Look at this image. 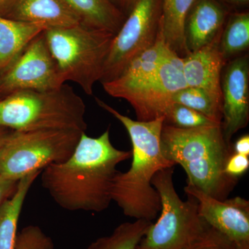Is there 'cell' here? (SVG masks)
Masks as SVG:
<instances>
[{
    "label": "cell",
    "mask_w": 249,
    "mask_h": 249,
    "mask_svg": "<svg viewBox=\"0 0 249 249\" xmlns=\"http://www.w3.org/2000/svg\"><path fill=\"white\" fill-rule=\"evenodd\" d=\"M171 51L165 43L160 20L155 45L134 58L117 78L102 83L103 89L109 96L116 98L121 91L138 84L155 73Z\"/></svg>",
    "instance_id": "obj_16"
},
{
    "label": "cell",
    "mask_w": 249,
    "mask_h": 249,
    "mask_svg": "<svg viewBox=\"0 0 249 249\" xmlns=\"http://www.w3.org/2000/svg\"><path fill=\"white\" fill-rule=\"evenodd\" d=\"M186 87L183 57L171 51L155 73L121 91L116 98H123L132 106L137 121H149L164 116L175 93Z\"/></svg>",
    "instance_id": "obj_10"
},
{
    "label": "cell",
    "mask_w": 249,
    "mask_h": 249,
    "mask_svg": "<svg viewBox=\"0 0 249 249\" xmlns=\"http://www.w3.org/2000/svg\"><path fill=\"white\" fill-rule=\"evenodd\" d=\"M186 196L197 201L201 219L236 244L249 242V201L236 196L219 200L187 184Z\"/></svg>",
    "instance_id": "obj_11"
},
{
    "label": "cell",
    "mask_w": 249,
    "mask_h": 249,
    "mask_svg": "<svg viewBox=\"0 0 249 249\" xmlns=\"http://www.w3.org/2000/svg\"><path fill=\"white\" fill-rule=\"evenodd\" d=\"M227 22L219 42V49L226 60L248 49L249 14L240 12L229 15Z\"/></svg>",
    "instance_id": "obj_22"
},
{
    "label": "cell",
    "mask_w": 249,
    "mask_h": 249,
    "mask_svg": "<svg viewBox=\"0 0 249 249\" xmlns=\"http://www.w3.org/2000/svg\"><path fill=\"white\" fill-rule=\"evenodd\" d=\"M47 45L63 81L79 85L92 95L93 86L102 78L114 36L78 24L44 31Z\"/></svg>",
    "instance_id": "obj_5"
},
{
    "label": "cell",
    "mask_w": 249,
    "mask_h": 249,
    "mask_svg": "<svg viewBox=\"0 0 249 249\" xmlns=\"http://www.w3.org/2000/svg\"><path fill=\"white\" fill-rule=\"evenodd\" d=\"M160 145L165 158L185 170L187 184L219 200L227 199L235 186L237 178L224 172L232 149L222 126L183 129L164 124Z\"/></svg>",
    "instance_id": "obj_3"
},
{
    "label": "cell",
    "mask_w": 249,
    "mask_h": 249,
    "mask_svg": "<svg viewBox=\"0 0 249 249\" xmlns=\"http://www.w3.org/2000/svg\"><path fill=\"white\" fill-rule=\"evenodd\" d=\"M41 172L29 174L21 178L14 196L0 208V249H16L18 222L23 206L28 193Z\"/></svg>",
    "instance_id": "obj_19"
},
{
    "label": "cell",
    "mask_w": 249,
    "mask_h": 249,
    "mask_svg": "<svg viewBox=\"0 0 249 249\" xmlns=\"http://www.w3.org/2000/svg\"><path fill=\"white\" fill-rule=\"evenodd\" d=\"M229 9L219 0H195L184 22L188 53L202 48L222 32Z\"/></svg>",
    "instance_id": "obj_14"
},
{
    "label": "cell",
    "mask_w": 249,
    "mask_h": 249,
    "mask_svg": "<svg viewBox=\"0 0 249 249\" xmlns=\"http://www.w3.org/2000/svg\"><path fill=\"white\" fill-rule=\"evenodd\" d=\"M83 132L67 129L15 131L0 148V175L19 181L68 160Z\"/></svg>",
    "instance_id": "obj_6"
},
{
    "label": "cell",
    "mask_w": 249,
    "mask_h": 249,
    "mask_svg": "<svg viewBox=\"0 0 249 249\" xmlns=\"http://www.w3.org/2000/svg\"><path fill=\"white\" fill-rule=\"evenodd\" d=\"M98 106L120 121L132 142V164L127 172H118L113 183L112 201L124 215L152 222L160 213V195L152 184L160 170L176 165L167 160L160 150V134L164 116L149 121L133 120L107 103L95 98Z\"/></svg>",
    "instance_id": "obj_2"
},
{
    "label": "cell",
    "mask_w": 249,
    "mask_h": 249,
    "mask_svg": "<svg viewBox=\"0 0 249 249\" xmlns=\"http://www.w3.org/2000/svg\"><path fill=\"white\" fill-rule=\"evenodd\" d=\"M152 224L145 219L123 223L111 235L100 237L87 249H137Z\"/></svg>",
    "instance_id": "obj_21"
},
{
    "label": "cell",
    "mask_w": 249,
    "mask_h": 249,
    "mask_svg": "<svg viewBox=\"0 0 249 249\" xmlns=\"http://www.w3.org/2000/svg\"><path fill=\"white\" fill-rule=\"evenodd\" d=\"M195 0H162L161 27L165 43L178 55L188 53L184 22ZM181 56V55H180Z\"/></svg>",
    "instance_id": "obj_20"
},
{
    "label": "cell",
    "mask_w": 249,
    "mask_h": 249,
    "mask_svg": "<svg viewBox=\"0 0 249 249\" xmlns=\"http://www.w3.org/2000/svg\"><path fill=\"white\" fill-rule=\"evenodd\" d=\"M64 84L43 31L0 70V100L19 91L57 89Z\"/></svg>",
    "instance_id": "obj_9"
},
{
    "label": "cell",
    "mask_w": 249,
    "mask_h": 249,
    "mask_svg": "<svg viewBox=\"0 0 249 249\" xmlns=\"http://www.w3.org/2000/svg\"><path fill=\"white\" fill-rule=\"evenodd\" d=\"M19 181L11 179L0 175V208L3 204L14 196L17 191Z\"/></svg>",
    "instance_id": "obj_28"
},
{
    "label": "cell",
    "mask_w": 249,
    "mask_h": 249,
    "mask_svg": "<svg viewBox=\"0 0 249 249\" xmlns=\"http://www.w3.org/2000/svg\"><path fill=\"white\" fill-rule=\"evenodd\" d=\"M232 152L246 156H249V136L245 134L237 139L234 144Z\"/></svg>",
    "instance_id": "obj_29"
},
{
    "label": "cell",
    "mask_w": 249,
    "mask_h": 249,
    "mask_svg": "<svg viewBox=\"0 0 249 249\" xmlns=\"http://www.w3.org/2000/svg\"><path fill=\"white\" fill-rule=\"evenodd\" d=\"M164 124L183 129L221 125L199 111L178 103H173L167 109Z\"/></svg>",
    "instance_id": "obj_24"
},
{
    "label": "cell",
    "mask_w": 249,
    "mask_h": 249,
    "mask_svg": "<svg viewBox=\"0 0 249 249\" xmlns=\"http://www.w3.org/2000/svg\"><path fill=\"white\" fill-rule=\"evenodd\" d=\"M237 244L207 224L200 235L183 249H236Z\"/></svg>",
    "instance_id": "obj_26"
},
{
    "label": "cell",
    "mask_w": 249,
    "mask_h": 249,
    "mask_svg": "<svg viewBox=\"0 0 249 249\" xmlns=\"http://www.w3.org/2000/svg\"><path fill=\"white\" fill-rule=\"evenodd\" d=\"M88 29L116 35L124 24L125 16L109 0H65Z\"/></svg>",
    "instance_id": "obj_17"
},
{
    "label": "cell",
    "mask_w": 249,
    "mask_h": 249,
    "mask_svg": "<svg viewBox=\"0 0 249 249\" xmlns=\"http://www.w3.org/2000/svg\"><path fill=\"white\" fill-rule=\"evenodd\" d=\"M11 0H0V16L4 13Z\"/></svg>",
    "instance_id": "obj_33"
},
{
    "label": "cell",
    "mask_w": 249,
    "mask_h": 249,
    "mask_svg": "<svg viewBox=\"0 0 249 249\" xmlns=\"http://www.w3.org/2000/svg\"><path fill=\"white\" fill-rule=\"evenodd\" d=\"M124 16H127L138 0H109Z\"/></svg>",
    "instance_id": "obj_30"
},
{
    "label": "cell",
    "mask_w": 249,
    "mask_h": 249,
    "mask_svg": "<svg viewBox=\"0 0 249 249\" xmlns=\"http://www.w3.org/2000/svg\"><path fill=\"white\" fill-rule=\"evenodd\" d=\"M16 249H54V243L40 227L29 225L18 232Z\"/></svg>",
    "instance_id": "obj_25"
},
{
    "label": "cell",
    "mask_w": 249,
    "mask_h": 249,
    "mask_svg": "<svg viewBox=\"0 0 249 249\" xmlns=\"http://www.w3.org/2000/svg\"><path fill=\"white\" fill-rule=\"evenodd\" d=\"M222 129L226 142L247 125L249 119V59L239 57L229 62L221 78Z\"/></svg>",
    "instance_id": "obj_12"
},
{
    "label": "cell",
    "mask_w": 249,
    "mask_h": 249,
    "mask_svg": "<svg viewBox=\"0 0 249 249\" xmlns=\"http://www.w3.org/2000/svg\"><path fill=\"white\" fill-rule=\"evenodd\" d=\"M131 157L112 145L109 128L98 137L83 132L68 160L41 172L42 186L62 209L103 212L112 201L116 167Z\"/></svg>",
    "instance_id": "obj_1"
},
{
    "label": "cell",
    "mask_w": 249,
    "mask_h": 249,
    "mask_svg": "<svg viewBox=\"0 0 249 249\" xmlns=\"http://www.w3.org/2000/svg\"><path fill=\"white\" fill-rule=\"evenodd\" d=\"M12 131V129L0 126V148L2 146L5 141L6 140Z\"/></svg>",
    "instance_id": "obj_31"
},
{
    "label": "cell",
    "mask_w": 249,
    "mask_h": 249,
    "mask_svg": "<svg viewBox=\"0 0 249 249\" xmlns=\"http://www.w3.org/2000/svg\"><path fill=\"white\" fill-rule=\"evenodd\" d=\"M162 0H138L114 36L101 83L117 78L134 58L155 45L160 31Z\"/></svg>",
    "instance_id": "obj_8"
},
{
    "label": "cell",
    "mask_w": 249,
    "mask_h": 249,
    "mask_svg": "<svg viewBox=\"0 0 249 249\" xmlns=\"http://www.w3.org/2000/svg\"><path fill=\"white\" fill-rule=\"evenodd\" d=\"M234 6H243L249 4V0H221Z\"/></svg>",
    "instance_id": "obj_32"
},
{
    "label": "cell",
    "mask_w": 249,
    "mask_h": 249,
    "mask_svg": "<svg viewBox=\"0 0 249 249\" xmlns=\"http://www.w3.org/2000/svg\"></svg>",
    "instance_id": "obj_34"
},
{
    "label": "cell",
    "mask_w": 249,
    "mask_h": 249,
    "mask_svg": "<svg viewBox=\"0 0 249 249\" xmlns=\"http://www.w3.org/2000/svg\"><path fill=\"white\" fill-rule=\"evenodd\" d=\"M45 29L42 24L19 22L0 16V70L14 61Z\"/></svg>",
    "instance_id": "obj_18"
},
{
    "label": "cell",
    "mask_w": 249,
    "mask_h": 249,
    "mask_svg": "<svg viewBox=\"0 0 249 249\" xmlns=\"http://www.w3.org/2000/svg\"><path fill=\"white\" fill-rule=\"evenodd\" d=\"M222 32L207 45L183 57L187 87L202 89L221 105V73L227 60L219 49Z\"/></svg>",
    "instance_id": "obj_13"
},
{
    "label": "cell",
    "mask_w": 249,
    "mask_h": 249,
    "mask_svg": "<svg viewBox=\"0 0 249 249\" xmlns=\"http://www.w3.org/2000/svg\"><path fill=\"white\" fill-rule=\"evenodd\" d=\"M173 102L199 111L211 120L222 124V105L202 89L186 87L175 93Z\"/></svg>",
    "instance_id": "obj_23"
},
{
    "label": "cell",
    "mask_w": 249,
    "mask_h": 249,
    "mask_svg": "<svg viewBox=\"0 0 249 249\" xmlns=\"http://www.w3.org/2000/svg\"><path fill=\"white\" fill-rule=\"evenodd\" d=\"M173 168L160 170L152 178V186L160 196V214L149 228L139 249H185L207 225L199 216L196 199L187 196L188 200L183 201L178 196Z\"/></svg>",
    "instance_id": "obj_7"
},
{
    "label": "cell",
    "mask_w": 249,
    "mask_h": 249,
    "mask_svg": "<svg viewBox=\"0 0 249 249\" xmlns=\"http://www.w3.org/2000/svg\"><path fill=\"white\" fill-rule=\"evenodd\" d=\"M249 168V156L232 153L228 159L224 172L229 176L237 178L245 175Z\"/></svg>",
    "instance_id": "obj_27"
},
{
    "label": "cell",
    "mask_w": 249,
    "mask_h": 249,
    "mask_svg": "<svg viewBox=\"0 0 249 249\" xmlns=\"http://www.w3.org/2000/svg\"><path fill=\"white\" fill-rule=\"evenodd\" d=\"M1 16L19 22L42 24L47 29L80 24L65 0H11Z\"/></svg>",
    "instance_id": "obj_15"
},
{
    "label": "cell",
    "mask_w": 249,
    "mask_h": 249,
    "mask_svg": "<svg viewBox=\"0 0 249 249\" xmlns=\"http://www.w3.org/2000/svg\"><path fill=\"white\" fill-rule=\"evenodd\" d=\"M86 106L70 85L27 90L0 100V126L15 131L67 129L85 132Z\"/></svg>",
    "instance_id": "obj_4"
}]
</instances>
